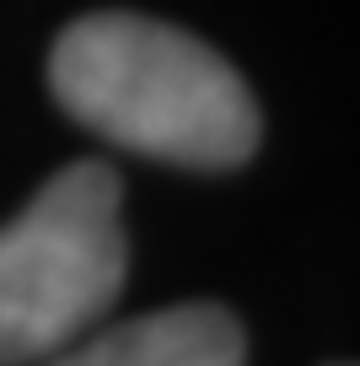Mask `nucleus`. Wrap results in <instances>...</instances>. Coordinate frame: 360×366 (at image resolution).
<instances>
[{"instance_id":"f03ea898","label":"nucleus","mask_w":360,"mask_h":366,"mask_svg":"<svg viewBox=\"0 0 360 366\" xmlns=\"http://www.w3.org/2000/svg\"><path fill=\"white\" fill-rule=\"evenodd\" d=\"M129 269L124 194L102 162H76L0 227V366H38L119 302Z\"/></svg>"},{"instance_id":"7ed1b4c3","label":"nucleus","mask_w":360,"mask_h":366,"mask_svg":"<svg viewBox=\"0 0 360 366\" xmlns=\"http://www.w3.org/2000/svg\"><path fill=\"white\" fill-rule=\"evenodd\" d=\"M248 345L226 307L215 302H178L146 318L81 334L44 366H242Z\"/></svg>"},{"instance_id":"f257e3e1","label":"nucleus","mask_w":360,"mask_h":366,"mask_svg":"<svg viewBox=\"0 0 360 366\" xmlns=\"http://www.w3.org/2000/svg\"><path fill=\"white\" fill-rule=\"evenodd\" d=\"M54 97L102 140L221 172L259 146V103L204 38L135 11H97L59 33Z\"/></svg>"}]
</instances>
